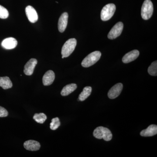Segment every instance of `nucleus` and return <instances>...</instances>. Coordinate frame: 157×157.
<instances>
[{"instance_id":"4468645a","label":"nucleus","mask_w":157,"mask_h":157,"mask_svg":"<svg viewBox=\"0 0 157 157\" xmlns=\"http://www.w3.org/2000/svg\"><path fill=\"white\" fill-rule=\"evenodd\" d=\"M24 147L26 149L30 151H36L40 148V143L34 140H29L24 143Z\"/></svg>"},{"instance_id":"a211bd4d","label":"nucleus","mask_w":157,"mask_h":157,"mask_svg":"<svg viewBox=\"0 0 157 157\" xmlns=\"http://www.w3.org/2000/svg\"><path fill=\"white\" fill-rule=\"evenodd\" d=\"M92 87L90 86H86L84 88L83 91L78 96V100L80 101H84L91 94L92 92Z\"/></svg>"},{"instance_id":"f3484780","label":"nucleus","mask_w":157,"mask_h":157,"mask_svg":"<svg viewBox=\"0 0 157 157\" xmlns=\"http://www.w3.org/2000/svg\"><path fill=\"white\" fill-rule=\"evenodd\" d=\"M12 82L8 76L0 77V86L3 89L7 90L12 87Z\"/></svg>"},{"instance_id":"f8f14e48","label":"nucleus","mask_w":157,"mask_h":157,"mask_svg":"<svg viewBox=\"0 0 157 157\" xmlns=\"http://www.w3.org/2000/svg\"><path fill=\"white\" fill-rule=\"evenodd\" d=\"M55 78V74L52 70H48L44 74L42 78V82L44 86H47L53 83Z\"/></svg>"},{"instance_id":"20e7f679","label":"nucleus","mask_w":157,"mask_h":157,"mask_svg":"<svg viewBox=\"0 0 157 157\" xmlns=\"http://www.w3.org/2000/svg\"><path fill=\"white\" fill-rule=\"evenodd\" d=\"M153 5L151 0H145L141 9V16L145 20L149 19L153 12Z\"/></svg>"},{"instance_id":"ddd939ff","label":"nucleus","mask_w":157,"mask_h":157,"mask_svg":"<svg viewBox=\"0 0 157 157\" xmlns=\"http://www.w3.org/2000/svg\"><path fill=\"white\" fill-rule=\"evenodd\" d=\"M139 52L137 50H132L126 54L122 59V62L124 63H128L135 60L139 56Z\"/></svg>"},{"instance_id":"39448f33","label":"nucleus","mask_w":157,"mask_h":157,"mask_svg":"<svg viewBox=\"0 0 157 157\" xmlns=\"http://www.w3.org/2000/svg\"><path fill=\"white\" fill-rule=\"evenodd\" d=\"M116 6L113 4L106 5L101 11V19L103 21H107L111 18L115 13Z\"/></svg>"},{"instance_id":"dca6fc26","label":"nucleus","mask_w":157,"mask_h":157,"mask_svg":"<svg viewBox=\"0 0 157 157\" xmlns=\"http://www.w3.org/2000/svg\"><path fill=\"white\" fill-rule=\"evenodd\" d=\"M77 85L75 83L67 85L63 88V90L61 92V94L63 96L69 95L71 93L75 90L77 88Z\"/></svg>"},{"instance_id":"2eb2a0df","label":"nucleus","mask_w":157,"mask_h":157,"mask_svg":"<svg viewBox=\"0 0 157 157\" xmlns=\"http://www.w3.org/2000/svg\"><path fill=\"white\" fill-rule=\"evenodd\" d=\"M157 126L156 125L152 124L150 125L146 129L142 130L140 133V135L143 137H151L157 135Z\"/></svg>"},{"instance_id":"9d476101","label":"nucleus","mask_w":157,"mask_h":157,"mask_svg":"<svg viewBox=\"0 0 157 157\" xmlns=\"http://www.w3.org/2000/svg\"><path fill=\"white\" fill-rule=\"evenodd\" d=\"M68 15L67 12L63 13L59 18L58 21V29L60 33H63L67 27L68 24Z\"/></svg>"},{"instance_id":"0eeeda50","label":"nucleus","mask_w":157,"mask_h":157,"mask_svg":"<svg viewBox=\"0 0 157 157\" xmlns=\"http://www.w3.org/2000/svg\"><path fill=\"white\" fill-rule=\"evenodd\" d=\"M123 85L121 83H118L113 86L108 93V96L109 99H114L120 95L122 90Z\"/></svg>"},{"instance_id":"423d86ee","label":"nucleus","mask_w":157,"mask_h":157,"mask_svg":"<svg viewBox=\"0 0 157 157\" xmlns=\"http://www.w3.org/2000/svg\"><path fill=\"white\" fill-rule=\"evenodd\" d=\"M124 24L122 22H119L114 25L108 34V39H114L119 36L122 32Z\"/></svg>"},{"instance_id":"4be33fe9","label":"nucleus","mask_w":157,"mask_h":157,"mask_svg":"<svg viewBox=\"0 0 157 157\" xmlns=\"http://www.w3.org/2000/svg\"><path fill=\"white\" fill-rule=\"evenodd\" d=\"M9 16V11L5 7L0 5V18L6 19Z\"/></svg>"},{"instance_id":"aec40b11","label":"nucleus","mask_w":157,"mask_h":157,"mask_svg":"<svg viewBox=\"0 0 157 157\" xmlns=\"http://www.w3.org/2000/svg\"><path fill=\"white\" fill-rule=\"evenodd\" d=\"M148 73L150 75L153 76L157 75V62H153L148 68Z\"/></svg>"},{"instance_id":"9b49d317","label":"nucleus","mask_w":157,"mask_h":157,"mask_svg":"<svg viewBox=\"0 0 157 157\" xmlns=\"http://www.w3.org/2000/svg\"><path fill=\"white\" fill-rule=\"evenodd\" d=\"M17 44L16 39L12 37L6 38L2 42V46L6 49H11L15 48Z\"/></svg>"},{"instance_id":"7ed1b4c3","label":"nucleus","mask_w":157,"mask_h":157,"mask_svg":"<svg viewBox=\"0 0 157 157\" xmlns=\"http://www.w3.org/2000/svg\"><path fill=\"white\" fill-rule=\"evenodd\" d=\"M77 41L75 39H69L63 45L61 51L62 56L64 58L68 57L70 56L76 48Z\"/></svg>"},{"instance_id":"6ab92c4d","label":"nucleus","mask_w":157,"mask_h":157,"mask_svg":"<svg viewBox=\"0 0 157 157\" xmlns=\"http://www.w3.org/2000/svg\"><path fill=\"white\" fill-rule=\"evenodd\" d=\"M33 119L39 124H43L47 119V116L44 113H36L33 116Z\"/></svg>"},{"instance_id":"1a4fd4ad","label":"nucleus","mask_w":157,"mask_h":157,"mask_svg":"<svg viewBox=\"0 0 157 157\" xmlns=\"http://www.w3.org/2000/svg\"><path fill=\"white\" fill-rule=\"evenodd\" d=\"M37 59H31L25 65L24 72L26 75L31 76L33 73L34 69L37 65Z\"/></svg>"},{"instance_id":"f03ea898","label":"nucleus","mask_w":157,"mask_h":157,"mask_svg":"<svg viewBox=\"0 0 157 157\" xmlns=\"http://www.w3.org/2000/svg\"><path fill=\"white\" fill-rule=\"evenodd\" d=\"M101 52L98 51L91 52L82 60L81 63L82 66L83 67H89L95 64L101 58Z\"/></svg>"},{"instance_id":"5701e85b","label":"nucleus","mask_w":157,"mask_h":157,"mask_svg":"<svg viewBox=\"0 0 157 157\" xmlns=\"http://www.w3.org/2000/svg\"><path fill=\"white\" fill-rule=\"evenodd\" d=\"M9 115V113L4 107L0 106V117H6Z\"/></svg>"},{"instance_id":"6e6552de","label":"nucleus","mask_w":157,"mask_h":157,"mask_svg":"<svg viewBox=\"0 0 157 157\" xmlns=\"http://www.w3.org/2000/svg\"><path fill=\"white\" fill-rule=\"evenodd\" d=\"M25 13L30 22L33 23L38 21V14L33 7L30 6H27L25 8Z\"/></svg>"},{"instance_id":"412c9836","label":"nucleus","mask_w":157,"mask_h":157,"mask_svg":"<svg viewBox=\"0 0 157 157\" xmlns=\"http://www.w3.org/2000/svg\"><path fill=\"white\" fill-rule=\"evenodd\" d=\"M60 126V122L58 117H56L52 120L51 123L50 124V129L52 130H56Z\"/></svg>"},{"instance_id":"f257e3e1","label":"nucleus","mask_w":157,"mask_h":157,"mask_svg":"<svg viewBox=\"0 0 157 157\" xmlns=\"http://www.w3.org/2000/svg\"><path fill=\"white\" fill-rule=\"evenodd\" d=\"M94 137L97 139H103L105 141H109L112 139V134L107 128L99 127L96 128L93 133Z\"/></svg>"}]
</instances>
